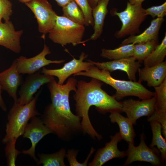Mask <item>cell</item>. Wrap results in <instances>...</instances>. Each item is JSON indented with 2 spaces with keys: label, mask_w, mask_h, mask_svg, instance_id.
Masks as SVG:
<instances>
[{
  "label": "cell",
  "mask_w": 166,
  "mask_h": 166,
  "mask_svg": "<svg viewBox=\"0 0 166 166\" xmlns=\"http://www.w3.org/2000/svg\"><path fill=\"white\" fill-rule=\"evenodd\" d=\"M77 82L76 78L71 77L65 84H59L55 79L47 83L51 102L46 107L41 119L53 133L63 140L82 131L81 119L72 113L69 103L70 93L76 91Z\"/></svg>",
  "instance_id": "cell-1"
},
{
  "label": "cell",
  "mask_w": 166,
  "mask_h": 166,
  "mask_svg": "<svg viewBox=\"0 0 166 166\" xmlns=\"http://www.w3.org/2000/svg\"><path fill=\"white\" fill-rule=\"evenodd\" d=\"M103 82L97 79L92 78L87 82L77 81V89L73 97L77 115L81 119L82 131L93 139L100 140L102 136L98 134L92 124L89 116V111L92 106L96 107L99 112L105 113L113 112H121V105L114 97L108 94L102 89Z\"/></svg>",
  "instance_id": "cell-2"
},
{
  "label": "cell",
  "mask_w": 166,
  "mask_h": 166,
  "mask_svg": "<svg viewBox=\"0 0 166 166\" xmlns=\"http://www.w3.org/2000/svg\"><path fill=\"white\" fill-rule=\"evenodd\" d=\"M73 76L95 78L110 85L116 90L113 96L117 101L129 96L136 97L140 99H145L153 97L154 95V92L146 88L141 83L116 79L112 77L110 72L100 69L94 64L87 71L79 72Z\"/></svg>",
  "instance_id": "cell-3"
},
{
  "label": "cell",
  "mask_w": 166,
  "mask_h": 166,
  "mask_svg": "<svg viewBox=\"0 0 166 166\" xmlns=\"http://www.w3.org/2000/svg\"><path fill=\"white\" fill-rule=\"evenodd\" d=\"M40 92L28 103L22 105L14 102L7 116L6 134L2 140L6 144L8 142H16L17 139L23 135L29 121L33 117L39 115L36 109V103Z\"/></svg>",
  "instance_id": "cell-4"
},
{
  "label": "cell",
  "mask_w": 166,
  "mask_h": 166,
  "mask_svg": "<svg viewBox=\"0 0 166 166\" xmlns=\"http://www.w3.org/2000/svg\"><path fill=\"white\" fill-rule=\"evenodd\" d=\"M84 26L76 23L63 16H57L55 24L49 32V38L53 42L64 46H73L82 43Z\"/></svg>",
  "instance_id": "cell-5"
},
{
  "label": "cell",
  "mask_w": 166,
  "mask_h": 166,
  "mask_svg": "<svg viewBox=\"0 0 166 166\" xmlns=\"http://www.w3.org/2000/svg\"><path fill=\"white\" fill-rule=\"evenodd\" d=\"M113 11V14L117 16L122 23L121 28L115 34L118 38L139 33L140 27L147 16L142 4L132 5L128 2L124 10Z\"/></svg>",
  "instance_id": "cell-6"
},
{
  "label": "cell",
  "mask_w": 166,
  "mask_h": 166,
  "mask_svg": "<svg viewBox=\"0 0 166 166\" xmlns=\"http://www.w3.org/2000/svg\"><path fill=\"white\" fill-rule=\"evenodd\" d=\"M146 136L143 132L140 135V142L137 146L128 143V148L125 152L127 159L123 166L129 165L134 161L148 162L154 166L162 165L164 163L160 152L156 147L149 148L145 143Z\"/></svg>",
  "instance_id": "cell-7"
},
{
  "label": "cell",
  "mask_w": 166,
  "mask_h": 166,
  "mask_svg": "<svg viewBox=\"0 0 166 166\" xmlns=\"http://www.w3.org/2000/svg\"><path fill=\"white\" fill-rule=\"evenodd\" d=\"M32 11L36 18L39 31L44 39L46 34L53 28L57 14L47 0H32L25 3Z\"/></svg>",
  "instance_id": "cell-8"
},
{
  "label": "cell",
  "mask_w": 166,
  "mask_h": 166,
  "mask_svg": "<svg viewBox=\"0 0 166 166\" xmlns=\"http://www.w3.org/2000/svg\"><path fill=\"white\" fill-rule=\"evenodd\" d=\"M88 57V55L82 52L78 59L74 58L64 64L59 69H49L43 67L41 73L50 76L56 77L58 79L57 83L63 84L65 81L72 75L81 71H87L93 65L91 60L84 61Z\"/></svg>",
  "instance_id": "cell-9"
},
{
  "label": "cell",
  "mask_w": 166,
  "mask_h": 166,
  "mask_svg": "<svg viewBox=\"0 0 166 166\" xmlns=\"http://www.w3.org/2000/svg\"><path fill=\"white\" fill-rule=\"evenodd\" d=\"M51 53L48 47L45 44L42 51L36 56L30 58L21 56L16 59L18 71L20 74H33L41 68L50 64H61L65 60H51L46 56Z\"/></svg>",
  "instance_id": "cell-10"
},
{
  "label": "cell",
  "mask_w": 166,
  "mask_h": 166,
  "mask_svg": "<svg viewBox=\"0 0 166 166\" xmlns=\"http://www.w3.org/2000/svg\"><path fill=\"white\" fill-rule=\"evenodd\" d=\"M121 112L125 113L127 117L133 124L143 116L149 117L155 111V98L136 100L131 99L121 101Z\"/></svg>",
  "instance_id": "cell-11"
},
{
  "label": "cell",
  "mask_w": 166,
  "mask_h": 166,
  "mask_svg": "<svg viewBox=\"0 0 166 166\" xmlns=\"http://www.w3.org/2000/svg\"><path fill=\"white\" fill-rule=\"evenodd\" d=\"M53 132L43 123L41 118L34 116L27 125L23 135L24 138L29 139L31 146L28 150H23L21 153L29 155L36 162L38 160L35 155V148L37 144L45 136Z\"/></svg>",
  "instance_id": "cell-12"
},
{
  "label": "cell",
  "mask_w": 166,
  "mask_h": 166,
  "mask_svg": "<svg viewBox=\"0 0 166 166\" xmlns=\"http://www.w3.org/2000/svg\"><path fill=\"white\" fill-rule=\"evenodd\" d=\"M54 79V76L41 74L39 71L29 74L19 91V97L17 102L22 105L27 104L33 98V95L43 85Z\"/></svg>",
  "instance_id": "cell-13"
},
{
  "label": "cell",
  "mask_w": 166,
  "mask_h": 166,
  "mask_svg": "<svg viewBox=\"0 0 166 166\" xmlns=\"http://www.w3.org/2000/svg\"><path fill=\"white\" fill-rule=\"evenodd\" d=\"M110 139L104 147L97 150L93 160L89 164V166H101L113 159L122 158L126 156L125 152L121 151L118 148V142L122 140L119 132L111 136Z\"/></svg>",
  "instance_id": "cell-14"
},
{
  "label": "cell",
  "mask_w": 166,
  "mask_h": 166,
  "mask_svg": "<svg viewBox=\"0 0 166 166\" xmlns=\"http://www.w3.org/2000/svg\"><path fill=\"white\" fill-rule=\"evenodd\" d=\"M91 61L94 65L101 69L110 72L117 70L124 71L130 80L134 81H136V74L141 66L140 62L136 61L133 57L101 62Z\"/></svg>",
  "instance_id": "cell-15"
},
{
  "label": "cell",
  "mask_w": 166,
  "mask_h": 166,
  "mask_svg": "<svg viewBox=\"0 0 166 166\" xmlns=\"http://www.w3.org/2000/svg\"><path fill=\"white\" fill-rule=\"evenodd\" d=\"M22 82V77L18 71L16 60L9 68L0 73V84L2 89L7 92L14 102L17 101V90Z\"/></svg>",
  "instance_id": "cell-16"
},
{
  "label": "cell",
  "mask_w": 166,
  "mask_h": 166,
  "mask_svg": "<svg viewBox=\"0 0 166 166\" xmlns=\"http://www.w3.org/2000/svg\"><path fill=\"white\" fill-rule=\"evenodd\" d=\"M23 30L16 31L9 20L0 23V45L16 53L21 51L20 38Z\"/></svg>",
  "instance_id": "cell-17"
},
{
  "label": "cell",
  "mask_w": 166,
  "mask_h": 166,
  "mask_svg": "<svg viewBox=\"0 0 166 166\" xmlns=\"http://www.w3.org/2000/svg\"><path fill=\"white\" fill-rule=\"evenodd\" d=\"M139 80L141 83L146 81L149 87H154L161 84L166 78V61L152 66H144L138 70Z\"/></svg>",
  "instance_id": "cell-18"
},
{
  "label": "cell",
  "mask_w": 166,
  "mask_h": 166,
  "mask_svg": "<svg viewBox=\"0 0 166 166\" xmlns=\"http://www.w3.org/2000/svg\"><path fill=\"white\" fill-rule=\"evenodd\" d=\"M164 21L163 18L152 20L150 25L142 33L137 35H131L122 41L121 45L131 44H139L151 40H158L159 30Z\"/></svg>",
  "instance_id": "cell-19"
},
{
  "label": "cell",
  "mask_w": 166,
  "mask_h": 166,
  "mask_svg": "<svg viewBox=\"0 0 166 166\" xmlns=\"http://www.w3.org/2000/svg\"><path fill=\"white\" fill-rule=\"evenodd\" d=\"M110 0H99L96 6L92 9L94 20V32L88 40H95L101 36L104 21L108 10L107 6Z\"/></svg>",
  "instance_id": "cell-20"
},
{
  "label": "cell",
  "mask_w": 166,
  "mask_h": 166,
  "mask_svg": "<svg viewBox=\"0 0 166 166\" xmlns=\"http://www.w3.org/2000/svg\"><path fill=\"white\" fill-rule=\"evenodd\" d=\"M110 121L113 123H116L119 126V132L122 140L128 143L134 144V139L136 134L133 128V124L127 117L122 115L120 113L113 112L109 115Z\"/></svg>",
  "instance_id": "cell-21"
},
{
  "label": "cell",
  "mask_w": 166,
  "mask_h": 166,
  "mask_svg": "<svg viewBox=\"0 0 166 166\" xmlns=\"http://www.w3.org/2000/svg\"><path fill=\"white\" fill-rule=\"evenodd\" d=\"M152 137L150 148L156 146L160 152L161 158L165 161L166 160V140L162 136V127L158 122H150Z\"/></svg>",
  "instance_id": "cell-22"
},
{
  "label": "cell",
  "mask_w": 166,
  "mask_h": 166,
  "mask_svg": "<svg viewBox=\"0 0 166 166\" xmlns=\"http://www.w3.org/2000/svg\"><path fill=\"white\" fill-rule=\"evenodd\" d=\"M134 44L121 45L114 49L103 48L100 56L103 58L114 60L132 57Z\"/></svg>",
  "instance_id": "cell-23"
},
{
  "label": "cell",
  "mask_w": 166,
  "mask_h": 166,
  "mask_svg": "<svg viewBox=\"0 0 166 166\" xmlns=\"http://www.w3.org/2000/svg\"><path fill=\"white\" fill-rule=\"evenodd\" d=\"M66 150L63 148L55 153L51 154L39 153V160L36 162L38 165L42 164L44 166H65L64 159Z\"/></svg>",
  "instance_id": "cell-24"
},
{
  "label": "cell",
  "mask_w": 166,
  "mask_h": 166,
  "mask_svg": "<svg viewBox=\"0 0 166 166\" xmlns=\"http://www.w3.org/2000/svg\"><path fill=\"white\" fill-rule=\"evenodd\" d=\"M63 15L76 23L85 26V21L82 11L74 0L62 7Z\"/></svg>",
  "instance_id": "cell-25"
},
{
  "label": "cell",
  "mask_w": 166,
  "mask_h": 166,
  "mask_svg": "<svg viewBox=\"0 0 166 166\" xmlns=\"http://www.w3.org/2000/svg\"><path fill=\"white\" fill-rule=\"evenodd\" d=\"M166 55V34L161 43L144 61V66H152L164 61Z\"/></svg>",
  "instance_id": "cell-26"
},
{
  "label": "cell",
  "mask_w": 166,
  "mask_h": 166,
  "mask_svg": "<svg viewBox=\"0 0 166 166\" xmlns=\"http://www.w3.org/2000/svg\"><path fill=\"white\" fill-rule=\"evenodd\" d=\"M159 44L158 40H153L134 45L132 57L140 62L143 61Z\"/></svg>",
  "instance_id": "cell-27"
},
{
  "label": "cell",
  "mask_w": 166,
  "mask_h": 166,
  "mask_svg": "<svg viewBox=\"0 0 166 166\" xmlns=\"http://www.w3.org/2000/svg\"><path fill=\"white\" fill-rule=\"evenodd\" d=\"M154 88L155 110L166 111V78L161 84Z\"/></svg>",
  "instance_id": "cell-28"
},
{
  "label": "cell",
  "mask_w": 166,
  "mask_h": 166,
  "mask_svg": "<svg viewBox=\"0 0 166 166\" xmlns=\"http://www.w3.org/2000/svg\"><path fill=\"white\" fill-rule=\"evenodd\" d=\"M82 11L86 26H93L94 20L92 14V8L88 0H74Z\"/></svg>",
  "instance_id": "cell-29"
},
{
  "label": "cell",
  "mask_w": 166,
  "mask_h": 166,
  "mask_svg": "<svg viewBox=\"0 0 166 166\" xmlns=\"http://www.w3.org/2000/svg\"><path fill=\"white\" fill-rule=\"evenodd\" d=\"M16 142L11 141L6 144L5 154L8 166H15L18 156L21 153L16 148Z\"/></svg>",
  "instance_id": "cell-30"
},
{
  "label": "cell",
  "mask_w": 166,
  "mask_h": 166,
  "mask_svg": "<svg viewBox=\"0 0 166 166\" xmlns=\"http://www.w3.org/2000/svg\"><path fill=\"white\" fill-rule=\"evenodd\" d=\"M95 151V149L94 148L92 147L86 160L83 163H80L78 162L76 159V157L78 152V150H68L67 153L66 154L65 157L67 158L70 166H86L87 165L89 158Z\"/></svg>",
  "instance_id": "cell-31"
},
{
  "label": "cell",
  "mask_w": 166,
  "mask_h": 166,
  "mask_svg": "<svg viewBox=\"0 0 166 166\" xmlns=\"http://www.w3.org/2000/svg\"><path fill=\"white\" fill-rule=\"evenodd\" d=\"M147 120L149 122L156 121L159 122L162 127V135L166 139V111L155 110Z\"/></svg>",
  "instance_id": "cell-32"
},
{
  "label": "cell",
  "mask_w": 166,
  "mask_h": 166,
  "mask_svg": "<svg viewBox=\"0 0 166 166\" xmlns=\"http://www.w3.org/2000/svg\"><path fill=\"white\" fill-rule=\"evenodd\" d=\"M147 16L151 15L152 17L163 18L166 15V2L158 6H154L145 9Z\"/></svg>",
  "instance_id": "cell-33"
},
{
  "label": "cell",
  "mask_w": 166,
  "mask_h": 166,
  "mask_svg": "<svg viewBox=\"0 0 166 166\" xmlns=\"http://www.w3.org/2000/svg\"><path fill=\"white\" fill-rule=\"evenodd\" d=\"M12 5L9 0H0V15L5 21L9 20L12 14Z\"/></svg>",
  "instance_id": "cell-34"
},
{
  "label": "cell",
  "mask_w": 166,
  "mask_h": 166,
  "mask_svg": "<svg viewBox=\"0 0 166 166\" xmlns=\"http://www.w3.org/2000/svg\"><path fill=\"white\" fill-rule=\"evenodd\" d=\"M2 87L0 84V108L4 112L7 111V108L2 96Z\"/></svg>",
  "instance_id": "cell-35"
},
{
  "label": "cell",
  "mask_w": 166,
  "mask_h": 166,
  "mask_svg": "<svg viewBox=\"0 0 166 166\" xmlns=\"http://www.w3.org/2000/svg\"><path fill=\"white\" fill-rule=\"evenodd\" d=\"M57 4L62 7H63L73 0H54Z\"/></svg>",
  "instance_id": "cell-36"
},
{
  "label": "cell",
  "mask_w": 166,
  "mask_h": 166,
  "mask_svg": "<svg viewBox=\"0 0 166 166\" xmlns=\"http://www.w3.org/2000/svg\"><path fill=\"white\" fill-rule=\"evenodd\" d=\"M128 2L132 5H141L145 0H128Z\"/></svg>",
  "instance_id": "cell-37"
},
{
  "label": "cell",
  "mask_w": 166,
  "mask_h": 166,
  "mask_svg": "<svg viewBox=\"0 0 166 166\" xmlns=\"http://www.w3.org/2000/svg\"><path fill=\"white\" fill-rule=\"evenodd\" d=\"M99 1V0H88L89 5L92 9L96 6Z\"/></svg>",
  "instance_id": "cell-38"
},
{
  "label": "cell",
  "mask_w": 166,
  "mask_h": 166,
  "mask_svg": "<svg viewBox=\"0 0 166 166\" xmlns=\"http://www.w3.org/2000/svg\"><path fill=\"white\" fill-rule=\"evenodd\" d=\"M20 2L25 3L28 2L32 0H18Z\"/></svg>",
  "instance_id": "cell-39"
},
{
  "label": "cell",
  "mask_w": 166,
  "mask_h": 166,
  "mask_svg": "<svg viewBox=\"0 0 166 166\" xmlns=\"http://www.w3.org/2000/svg\"><path fill=\"white\" fill-rule=\"evenodd\" d=\"M2 17H1V16L0 15V23L2 22Z\"/></svg>",
  "instance_id": "cell-40"
}]
</instances>
